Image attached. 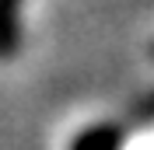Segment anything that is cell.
Masks as SVG:
<instances>
[{"instance_id": "1", "label": "cell", "mask_w": 154, "mask_h": 150, "mask_svg": "<svg viewBox=\"0 0 154 150\" xmlns=\"http://www.w3.org/2000/svg\"><path fill=\"white\" fill-rule=\"evenodd\" d=\"M18 0H0V56H11L14 52V42H18Z\"/></svg>"}, {"instance_id": "2", "label": "cell", "mask_w": 154, "mask_h": 150, "mask_svg": "<svg viewBox=\"0 0 154 150\" xmlns=\"http://www.w3.org/2000/svg\"><path fill=\"white\" fill-rule=\"evenodd\" d=\"M116 147V136L109 129H102V133H91V136H84V140L77 143L74 150H112Z\"/></svg>"}]
</instances>
